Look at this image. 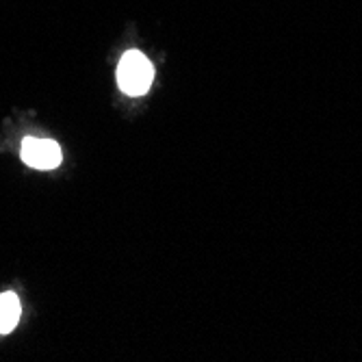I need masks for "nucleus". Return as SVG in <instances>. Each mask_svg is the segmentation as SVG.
Listing matches in <instances>:
<instances>
[{
    "label": "nucleus",
    "instance_id": "obj_1",
    "mask_svg": "<svg viewBox=\"0 0 362 362\" xmlns=\"http://www.w3.org/2000/svg\"><path fill=\"white\" fill-rule=\"evenodd\" d=\"M154 81V68L139 50H128L117 65V85L128 95H144Z\"/></svg>",
    "mask_w": 362,
    "mask_h": 362
},
{
    "label": "nucleus",
    "instance_id": "obj_2",
    "mask_svg": "<svg viewBox=\"0 0 362 362\" xmlns=\"http://www.w3.org/2000/svg\"><path fill=\"white\" fill-rule=\"evenodd\" d=\"M22 160L28 168L35 170H54L61 163V148L52 139H35V137H26L22 141L20 150Z\"/></svg>",
    "mask_w": 362,
    "mask_h": 362
},
{
    "label": "nucleus",
    "instance_id": "obj_3",
    "mask_svg": "<svg viewBox=\"0 0 362 362\" xmlns=\"http://www.w3.org/2000/svg\"><path fill=\"white\" fill-rule=\"evenodd\" d=\"M20 315H22V306H20L18 295L11 291L0 295V332L3 334L13 332L20 321Z\"/></svg>",
    "mask_w": 362,
    "mask_h": 362
}]
</instances>
